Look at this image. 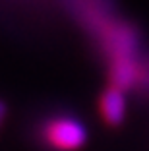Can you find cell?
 <instances>
[{
    "label": "cell",
    "mask_w": 149,
    "mask_h": 151,
    "mask_svg": "<svg viewBox=\"0 0 149 151\" xmlns=\"http://www.w3.org/2000/svg\"><path fill=\"white\" fill-rule=\"evenodd\" d=\"M87 138L89 132L83 120L72 112L45 114L33 128V139L45 151H79Z\"/></svg>",
    "instance_id": "cell-1"
},
{
    "label": "cell",
    "mask_w": 149,
    "mask_h": 151,
    "mask_svg": "<svg viewBox=\"0 0 149 151\" xmlns=\"http://www.w3.org/2000/svg\"><path fill=\"white\" fill-rule=\"evenodd\" d=\"M97 114L109 128L122 126L128 114V93L114 85H107L97 99Z\"/></svg>",
    "instance_id": "cell-2"
},
{
    "label": "cell",
    "mask_w": 149,
    "mask_h": 151,
    "mask_svg": "<svg viewBox=\"0 0 149 151\" xmlns=\"http://www.w3.org/2000/svg\"><path fill=\"white\" fill-rule=\"evenodd\" d=\"M8 114H10L8 103H6V99L0 97V132H2V128H4V124H6V120H8Z\"/></svg>",
    "instance_id": "cell-3"
}]
</instances>
